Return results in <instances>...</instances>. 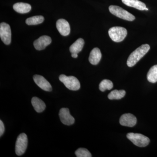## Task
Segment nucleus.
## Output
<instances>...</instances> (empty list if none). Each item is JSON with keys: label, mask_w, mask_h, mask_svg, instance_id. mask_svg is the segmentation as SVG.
I'll return each instance as SVG.
<instances>
[{"label": "nucleus", "mask_w": 157, "mask_h": 157, "mask_svg": "<svg viewBox=\"0 0 157 157\" xmlns=\"http://www.w3.org/2000/svg\"><path fill=\"white\" fill-rule=\"evenodd\" d=\"M147 80L151 83H155L157 82V65L151 68L147 74Z\"/></svg>", "instance_id": "a211bd4d"}, {"label": "nucleus", "mask_w": 157, "mask_h": 157, "mask_svg": "<svg viewBox=\"0 0 157 157\" xmlns=\"http://www.w3.org/2000/svg\"><path fill=\"white\" fill-rule=\"evenodd\" d=\"M59 117L61 121L64 124L71 125L75 122V119L70 114V110L67 108H63L59 112Z\"/></svg>", "instance_id": "6e6552de"}, {"label": "nucleus", "mask_w": 157, "mask_h": 157, "mask_svg": "<svg viewBox=\"0 0 157 157\" xmlns=\"http://www.w3.org/2000/svg\"><path fill=\"white\" fill-rule=\"evenodd\" d=\"M122 2L127 6L141 11L145 10L146 8L145 4L139 0H122Z\"/></svg>", "instance_id": "4468645a"}, {"label": "nucleus", "mask_w": 157, "mask_h": 157, "mask_svg": "<svg viewBox=\"0 0 157 157\" xmlns=\"http://www.w3.org/2000/svg\"><path fill=\"white\" fill-rule=\"evenodd\" d=\"M44 21V17L43 16L38 15L27 18L26 20V23L29 25H37L42 23Z\"/></svg>", "instance_id": "aec40b11"}, {"label": "nucleus", "mask_w": 157, "mask_h": 157, "mask_svg": "<svg viewBox=\"0 0 157 157\" xmlns=\"http://www.w3.org/2000/svg\"><path fill=\"white\" fill-rule=\"evenodd\" d=\"M150 47L148 44H144L137 48L131 54L127 60V65L131 67L135 66L149 50Z\"/></svg>", "instance_id": "f257e3e1"}, {"label": "nucleus", "mask_w": 157, "mask_h": 157, "mask_svg": "<svg viewBox=\"0 0 157 157\" xmlns=\"http://www.w3.org/2000/svg\"><path fill=\"white\" fill-rule=\"evenodd\" d=\"M75 155L77 157H91L90 152L86 148H79L75 151Z\"/></svg>", "instance_id": "4be33fe9"}, {"label": "nucleus", "mask_w": 157, "mask_h": 157, "mask_svg": "<svg viewBox=\"0 0 157 157\" xmlns=\"http://www.w3.org/2000/svg\"><path fill=\"white\" fill-rule=\"evenodd\" d=\"M127 33L126 29L122 27H113L109 29L108 31L109 37L113 41L116 42L123 41L126 37Z\"/></svg>", "instance_id": "f03ea898"}, {"label": "nucleus", "mask_w": 157, "mask_h": 157, "mask_svg": "<svg viewBox=\"0 0 157 157\" xmlns=\"http://www.w3.org/2000/svg\"><path fill=\"white\" fill-rule=\"evenodd\" d=\"M28 145V138L25 133H21L17 137L15 144V153L20 156L25 152Z\"/></svg>", "instance_id": "423d86ee"}, {"label": "nucleus", "mask_w": 157, "mask_h": 157, "mask_svg": "<svg viewBox=\"0 0 157 157\" xmlns=\"http://www.w3.org/2000/svg\"><path fill=\"white\" fill-rule=\"evenodd\" d=\"M137 118L131 113H125L121 116L120 124L124 126L133 127L137 123Z\"/></svg>", "instance_id": "1a4fd4ad"}, {"label": "nucleus", "mask_w": 157, "mask_h": 157, "mask_svg": "<svg viewBox=\"0 0 157 157\" xmlns=\"http://www.w3.org/2000/svg\"><path fill=\"white\" fill-rule=\"evenodd\" d=\"M72 57L74 58H76L78 57V54L77 53H72Z\"/></svg>", "instance_id": "b1692460"}, {"label": "nucleus", "mask_w": 157, "mask_h": 157, "mask_svg": "<svg viewBox=\"0 0 157 157\" xmlns=\"http://www.w3.org/2000/svg\"><path fill=\"white\" fill-rule=\"evenodd\" d=\"M0 37L2 42L6 45L11 43V32L10 25L5 22L1 23L0 24Z\"/></svg>", "instance_id": "0eeeda50"}, {"label": "nucleus", "mask_w": 157, "mask_h": 157, "mask_svg": "<svg viewBox=\"0 0 157 157\" xmlns=\"http://www.w3.org/2000/svg\"><path fill=\"white\" fill-rule=\"evenodd\" d=\"M113 87V83L112 81L108 79L102 80L99 85V89L102 92H104L106 90H110Z\"/></svg>", "instance_id": "412c9836"}, {"label": "nucleus", "mask_w": 157, "mask_h": 157, "mask_svg": "<svg viewBox=\"0 0 157 157\" xmlns=\"http://www.w3.org/2000/svg\"><path fill=\"white\" fill-rule=\"evenodd\" d=\"M33 80L37 85L42 90L48 92L52 90L50 83L43 76L39 75H34Z\"/></svg>", "instance_id": "9d476101"}, {"label": "nucleus", "mask_w": 157, "mask_h": 157, "mask_svg": "<svg viewBox=\"0 0 157 157\" xmlns=\"http://www.w3.org/2000/svg\"><path fill=\"white\" fill-rule=\"evenodd\" d=\"M126 92L124 90H114L109 93L108 95V99L109 100H120L123 98L125 95Z\"/></svg>", "instance_id": "6ab92c4d"}, {"label": "nucleus", "mask_w": 157, "mask_h": 157, "mask_svg": "<svg viewBox=\"0 0 157 157\" xmlns=\"http://www.w3.org/2000/svg\"><path fill=\"white\" fill-rule=\"evenodd\" d=\"M59 79L68 89L75 91L78 90L80 89V82L75 76H67L62 74L59 76Z\"/></svg>", "instance_id": "7ed1b4c3"}, {"label": "nucleus", "mask_w": 157, "mask_h": 157, "mask_svg": "<svg viewBox=\"0 0 157 157\" xmlns=\"http://www.w3.org/2000/svg\"><path fill=\"white\" fill-rule=\"evenodd\" d=\"M56 28L59 33L63 36H67L70 33V24L67 20L60 19L57 21Z\"/></svg>", "instance_id": "f8f14e48"}, {"label": "nucleus", "mask_w": 157, "mask_h": 157, "mask_svg": "<svg viewBox=\"0 0 157 157\" xmlns=\"http://www.w3.org/2000/svg\"><path fill=\"white\" fill-rule=\"evenodd\" d=\"M32 105L34 109L38 113H41L45 110L46 105L42 100L37 97H33L32 99Z\"/></svg>", "instance_id": "dca6fc26"}, {"label": "nucleus", "mask_w": 157, "mask_h": 157, "mask_svg": "<svg viewBox=\"0 0 157 157\" xmlns=\"http://www.w3.org/2000/svg\"><path fill=\"white\" fill-rule=\"evenodd\" d=\"M109 9L111 14L121 19L128 21H133L135 19L133 14L119 6H110Z\"/></svg>", "instance_id": "39448f33"}, {"label": "nucleus", "mask_w": 157, "mask_h": 157, "mask_svg": "<svg viewBox=\"0 0 157 157\" xmlns=\"http://www.w3.org/2000/svg\"><path fill=\"white\" fill-rule=\"evenodd\" d=\"M31 6L27 3L22 2L17 3L13 6L14 11L21 14L28 13L31 11Z\"/></svg>", "instance_id": "2eb2a0df"}, {"label": "nucleus", "mask_w": 157, "mask_h": 157, "mask_svg": "<svg viewBox=\"0 0 157 157\" xmlns=\"http://www.w3.org/2000/svg\"><path fill=\"white\" fill-rule=\"evenodd\" d=\"M102 57L101 50L99 48H95L91 51L90 53L89 61L91 64H98L101 60Z\"/></svg>", "instance_id": "ddd939ff"}, {"label": "nucleus", "mask_w": 157, "mask_h": 157, "mask_svg": "<svg viewBox=\"0 0 157 157\" xmlns=\"http://www.w3.org/2000/svg\"><path fill=\"white\" fill-rule=\"evenodd\" d=\"M84 45L83 39L79 38L70 46V50L71 53L78 54L81 51Z\"/></svg>", "instance_id": "f3484780"}, {"label": "nucleus", "mask_w": 157, "mask_h": 157, "mask_svg": "<svg viewBox=\"0 0 157 157\" xmlns=\"http://www.w3.org/2000/svg\"><path fill=\"white\" fill-rule=\"evenodd\" d=\"M145 10H146V11H148V9H147V8H146V9H145Z\"/></svg>", "instance_id": "393cba45"}, {"label": "nucleus", "mask_w": 157, "mask_h": 157, "mask_svg": "<svg viewBox=\"0 0 157 157\" xmlns=\"http://www.w3.org/2000/svg\"><path fill=\"white\" fill-rule=\"evenodd\" d=\"M127 137L135 145L139 147H145L150 142L149 138L142 134L130 133L127 134Z\"/></svg>", "instance_id": "20e7f679"}, {"label": "nucleus", "mask_w": 157, "mask_h": 157, "mask_svg": "<svg viewBox=\"0 0 157 157\" xmlns=\"http://www.w3.org/2000/svg\"><path fill=\"white\" fill-rule=\"evenodd\" d=\"M52 39L50 37L43 36L34 41V46L37 50H42L45 49L46 46L50 45Z\"/></svg>", "instance_id": "9b49d317"}, {"label": "nucleus", "mask_w": 157, "mask_h": 157, "mask_svg": "<svg viewBox=\"0 0 157 157\" xmlns=\"http://www.w3.org/2000/svg\"><path fill=\"white\" fill-rule=\"evenodd\" d=\"M5 131V126L2 120L0 121V136H2Z\"/></svg>", "instance_id": "5701e85b"}]
</instances>
